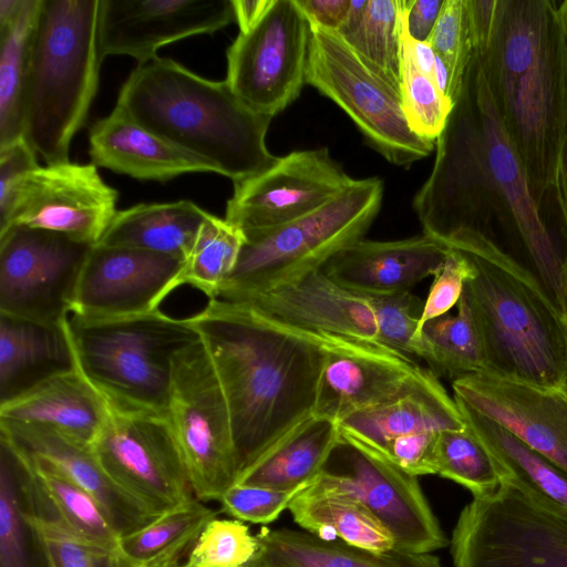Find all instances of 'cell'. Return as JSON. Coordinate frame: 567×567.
<instances>
[{"instance_id":"obj_42","label":"cell","mask_w":567,"mask_h":567,"mask_svg":"<svg viewBox=\"0 0 567 567\" xmlns=\"http://www.w3.org/2000/svg\"><path fill=\"white\" fill-rule=\"evenodd\" d=\"M401 97L403 112L411 131L435 143L450 117L453 102L445 96L434 79L414 61L406 37L405 14L401 0Z\"/></svg>"},{"instance_id":"obj_21","label":"cell","mask_w":567,"mask_h":567,"mask_svg":"<svg viewBox=\"0 0 567 567\" xmlns=\"http://www.w3.org/2000/svg\"><path fill=\"white\" fill-rule=\"evenodd\" d=\"M236 303L301 332L383 347L368 297L338 285L321 269Z\"/></svg>"},{"instance_id":"obj_33","label":"cell","mask_w":567,"mask_h":567,"mask_svg":"<svg viewBox=\"0 0 567 567\" xmlns=\"http://www.w3.org/2000/svg\"><path fill=\"white\" fill-rule=\"evenodd\" d=\"M288 511L303 530L323 540L378 553L396 548L391 533L359 501L315 482L292 498Z\"/></svg>"},{"instance_id":"obj_5","label":"cell","mask_w":567,"mask_h":567,"mask_svg":"<svg viewBox=\"0 0 567 567\" xmlns=\"http://www.w3.org/2000/svg\"><path fill=\"white\" fill-rule=\"evenodd\" d=\"M100 0H42L23 106V136L47 165L69 162L99 87Z\"/></svg>"},{"instance_id":"obj_60","label":"cell","mask_w":567,"mask_h":567,"mask_svg":"<svg viewBox=\"0 0 567 567\" xmlns=\"http://www.w3.org/2000/svg\"><path fill=\"white\" fill-rule=\"evenodd\" d=\"M564 275H565L566 285H567V254H566V256H564Z\"/></svg>"},{"instance_id":"obj_55","label":"cell","mask_w":567,"mask_h":567,"mask_svg":"<svg viewBox=\"0 0 567 567\" xmlns=\"http://www.w3.org/2000/svg\"><path fill=\"white\" fill-rule=\"evenodd\" d=\"M403 1V0H402ZM406 24V23H405ZM406 37L410 44L412 55L417 66L426 74H433V68L435 62V52L427 42H421L413 40L406 30ZM433 78V76H432Z\"/></svg>"},{"instance_id":"obj_36","label":"cell","mask_w":567,"mask_h":567,"mask_svg":"<svg viewBox=\"0 0 567 567\" xmlns=\"http://www.w3.org/2000/svg\"><path fill=\"white\" fill-rule=\"evenodd\" d=\"M217 511L196 497L120 537L118 551L134 567H179Z\"/></svg>"},{"instance_id":"obj_3","label":"cell","mask_w":567,"mask_h":567,"mask_svg":"<svg viewBox=\"0 0 567 567\" xmlns=\"http://www.w3.org/2000/svg\"><path fill=\"white\" fill-rule=\"evenodd\" d=\"M444 245L472 266L463 297L482 343L484 373L556 388L567 385V320L537 276L472 229Z\"/></svg>"},{"instance_id":"obj_43","label":"cell","mask_w":567,"mask_h":567,"mask_svg":"<svg viewBox=\"0 0 567 567\" xmlns=\"http://www.w3.org/2000/svg\"><path fill=\"white\" fill-rule=\"evenodd\" d=\"M27 518L47 567H133L118 550L101 547L75 536L52 516L38 509L33 491Z\"/></svg>"},{"instance_id":"obj_34","label":"cell","mask_w":567,"mask_h":567,"mask_svg":"<svg viewBox=\"0 0 567 567\" xmlns=\"http://www.w3.org/2000/svg\"><path fill=\"white\" fill-rule=\"evenodd\" d=\"M32 491L28 458L0 435V567H38L44 561L27 518Z\"/></svg>"},{"instance_id":"obj_61","label":"cell","mask_w":567,"mask_h":567,"mask_svg":"<svg viewBox=\"0 0 567 567\" xmlns=\"http://www.w3.org/2000/svg\"><path fill=\"white\" fill-rule=\"evenodd\" d=\"M134 567V566H133Z\"/></svg>"},{"instance_id":"obj_31","label":"cell","mask_w":567,"mask_h":567,"mask_svg":"<svg viewBox=\"0 0 567 567\" xmlns=\"http://www.w3.org/2000/svg\"><path fill=\"white\" fill-rule=\"evenodd\" d=\"M340 437L337 422L312 415L243 470L235 483L302 491L319 476Z\"/></svg>"},{"instance_id":"obj_54","label":"cell","mask_w":567,"mask_h":567,"mask_svg":"<svg viewBox=\"0 0 567 567\" xmlns=\"http://www.w3.org/2000/svg\"><path fill=\"white\" fill-rule=\"evenodd\" d=\"M554 192L556 194L563 226L567 235V122L560 147Z\"/></svg>"},{"instance_id":"obj_24","label":"cell","mask_w":567,"mask_h":567,"mask_svg":"<svg viewBox=\"0 0 567 567\" xmlns=\"http://www.w3.org/2000/svg\"><path fill=\"white\" fill-rule=\"evenodd\" d=\"M0 434L24 454L48 462L92 495L120 536L135 532L159 517L106 474L90 445L39 425L0 422Z\"/></svg>"},{"instance_id":"obj_16","label":"cell","mask_w":567,"mask_h":567,"mask_svg":"<svg viewBox=\"0 0 567 567\" xmlns=\"http://www.w3.org/2000/svg\"><path fill=\"white\" fill-rule=\"evenodd\" d=\"M117 198L93 163L39 166L17 184L0 233L24 226L96 245L117 213Z\"/></svg>"},{"instance_id":"obj_26","label":"cell","mask_w":567,"mask_h":567,"mask_svg":"<svg viewBox=\"0 0 567 567\" xmlns=\"http://www.w3.org/2000/svg\"><path fill=\"white\" fill-rule=\"evenodd\" d=\"M89 145L96 167L140 181L167 182L188 173H215L206 161L162 138L116 105L92 124Z\"/></svg>"},{"instance_id":"obj_23","label":"cell","mask_w":567,"mask_h":567,"mask_svg":"<svg viewBox=\"0 0 567 567\" xmlns=\"http://www.w3.org/2000/svg\"><path fill=\"white\" fill-rule=\"evenodd\" d=\"M450 248L423 234L399 240L361 239L332 256L321 270L338 285L361 295L411 290L435 276Z\"/></svg>"},{"instance_id":"obj_27","label":"cell","mask_w":567,"mask_h":567,"mask_svg":"<svg viewBox=\"0 0 567 567\" xmlns=\"http://www.w3.org/2000/svg\"><path fill=\"white\" fill-rule=\"evenodd\" d=\"M66 319L49 323L0 313V404L78 369Z\"/></svg>"},{"instance_id":"obj_11","label":"cell","mask_w":567,"mask_h":567,"mask_svg":"<svg viewBox=\"0 0 567 567\" xmlns=\"http://www.w3.org/2000/svg\"><path fill=\"white\" fill-rule=\"evenodd\" d=\"M451 555L454 567H567V520L501 483L463 508Z\"/></svg>"},{"instance_id":"obj_18","label":"cell","mask_w":567,"mask_h":567,"mask_svg":"<svg viewBox=\"0 0 567 567\" xmlns=\"http://www.w3.org/2000/svg\"><path fill=\"white\" fill-rule=\"evenodd\" d=\"M184 259L127 246H92L76 286L72 315L120 318L159 310L182 285Z\"/></svg>"},{"instance_id":"obj_57","label":"cell","mask_w":567,"mask_h":567,"mask_svg":"<svg viewBox=\"0 0 567 567\" xmlns=\"http://www.w3.org/2000/svg\"><path fill=\"white\" fill-rule=\"evenodd\" d=\"M436 85L441 92L449 97L450 73L449 69L440 56H435L433 74ZM450 99V97H449Z\"/></svg>"},{"instance_id":"obj_2","label":"cell","mask_w":567,"mask_h":567,"mask_svg":"<svg viewBox=\"0 0 567 567\" xmlns=\"http://www.w3.org/2000/svg\"><path fill=\"white\" fill-rule=\"evenodd\" d=\"M540 206L556 184L567 122V37L554 0H498L492 39L474 53Z\"/></svg>"},{"instance_id":"obj_46","label":"cell","mask_w":567,"mask_h":567,"mask_svg":"<svg viewBox=\"0 0 567 567\" xmlns=\"http://www.w3.org/2000/svg\"><path fill=\"white\" fill-rule=\"evenodd\" d=\"M364 296L373 308L381 344L401 355L417 358L415 334L424 302L411 290Z\"/></svg>"},{"instance_id":"obj_22","label":"cell","mask_w":567,"mask_h":567,"mask_svg":"<svg viewBox=\"0 0 567 567\" xmlns=\"http://www.w3.org/2000/svg\"><path fill=\"white\" fill-rule=\"evenodd\" d=\"M422 367L383 347L337 340L328 349L313 415L340 422L399 395Z\"/></svg>"},{"instance_id":"obj_1","label":"cell","mask_w":567,"mask_h":567,"mask_svg":"<svg viewBox=\"0 0 567 567\" xmlns=\"http://www.w3.org/2000/svg\"><path fill=\"white\" fill-rule=\"evenodd\" d=\"M187 319L221 384L240 473L313 415L328 349L341 339L301 332L220 299Z\"/></svg>"},{"instance_id":"obj_17","label":"cell","mask_w":567,"mask_h":567,"mask_svg":"<svg viewBox=\"0 0 567 567\" xmlns=\"http://www.w3.org/2000/svg\"><path fill=\"white\" fill-rule=\"evenodd\" d=\"M353 182L327 147L293 151L234 184L225 219L244 235L270 229L320 208Z\"/></svg>"},{"instance_id":"obj_4","label":"cell","mask_w":567,"mask_h":567,"mask_svg":"<svg viewBox=\"0 0 567 567\" xmlns=\"http://www.w3.org/2000/svg\"><path fill=\"white\" fill-rule=\"evenodd\" d=\"M116 106L173 145L210 164L233 184L277 161L266 145L272 117L250 109L226 80L203 78L159 58L136 68L123 83Z\"/></svg>"},{"instance_id":"obj_47","label":"cell","mask_w":567,"mask_h":567,"mask_svg":"<svg viewBox=\"0 0 567 567\" xmlns=\"http://www.w3.org/2000/svg\"><path fill=\"white\" fill-rule=\"evenodd\" d=\"M300 491L234 484L220 497L221 511L235 519L268 525L275 522Z\"/></svg>"},{"instance_id":"obj_13","label":"cell","mask_w":567,"mask_h":567,"mask_svg":"<svg viewBox=\"0 0 567 567\" xmlns=\"http://www.w3.org/2000/svg\"><path fill=\"white\" fill-rule=\"evenodd\" d=\"M311 23L297 0H274L261 20L226 51V81L254 111L276 116L307 84Z\"/></svg>"},{"instance_id":"obj_45","label":"cell","mask_w":567,"mask_h":567,"mask_svg":"<svg viewBox=\"0 0 567 567\" xmlns=\"http://www.w3.org/2000/svg\"><path fill=\"white\" fill-rule=\"evenodd\" d=\"M426 42L449 69V97L454 104L474 53L465 0H444Z\"/></svg>"},{"instance_id":"obj_51","label":"cell","mask_w":567,"mask_h":567,"mask_svg":"<svg viewBox=\"0 0 567 567\" xmlns=\"http://www.w3.org/2000/svg\"><path fill=\"white\" fill-rule=\"evenodd\" d=\"M444 0H403L409 35L426 42L441 12Z\"/></svg>"},{"instance_id":"obj_35","label":"cell","mask_w":567,"mask_h":567,"mask_svg":"<svg viewBox=\"0 0 567 567\" xmlns=\"http://www.w3.org/2000/svg\"><path fill=\"white\" fill-rule=\"evenodd\" d=\"M24 455L30 464L39 508L75 536L118 550L121 536L97 501L48 462Z\"/></svg>"},{"instance_id":"obj_14","label":"cell","mask_w":567,"mask_h":567,"mask_svg":"<svg viewBox=\"0 0 567 567\" xmlns=\"http://www.w3.org/2000/svg\"><path fill=\"white\" fill-rule=\"evenodd\" d=\"M91 449L106 474L157 516L195 497L164 414L110 409Z\"/></svg>"},{"instance_id":"obj_50","label":"cell","mask_w":567,"mask_h":567,"mask_svg":"<svg viewBox=\"0 0 567 567\" xmlns=\"http://www.w3.org/2000/svg\"><path fill=\"white\" fill-rule=\"evenodd\" d=\"M498 0H465L474 53L488 47L495 27Z\"/></svg>"},{"instance_id":"obj_28","label":"cell","mask_w":567,"mask_h":567,"mask_svg":"<svg viewBox=\"0 0 567 567\" xmlns=\"http://www.w3.org/2000/svg\"><path fill=\"white\" fill-rule=\"evenodd\" d=\"M110 406L79 369L0 404V422L39 425L92 445Z\"/></svg>"},{"instance_id":"obj_8","label":"cell","mask_w":567,"mask_h":567,"mask_svg":"<svg viewBox=\"0 0 567 567\" xmlns=\"http://www.w3.org/2000/svg\"><path fill=\"white\" fill-rule=\"evenodd\" d=\"M472 110L482 161L498 206L497 219L519 245L529 269L567 320L564 256L535 200L523 164L499 120L482 65L474 54L461 91Z\"/></svg>"},{"instance_id":"obj_44","label":"cell","mask_w":567,"mask_h":567,"mask_svg":"<svg viewBox=\"0 0 567 567\" xmlns=\"http://www.w3.org/2000/svg\"><path fill=\"white\" fill-rule=\"evenodd\" d=\"M259 548L256 535L239 519H212L179 567H247Z\"/></svg>"},{"instance_id":"obj_53","label":"cell","mask_w":567,"mask_h":567,"mask_svg":"<svg viewBox=\"0 0 567 567\" xmlns=\"http://www.w3.org/2000/svg\"><path fill=\"white\" fill-rule=\"evenodd\" d=\"M239 32L254 28L272 6L274 0H231Z\"/></svg>"},{"instance_id":"obj_25","label":"cell","mask_w":567,"mask_h":567,"mask_svg":"<svg viewBox=\"0 0 567 567\" xmlns=\"http://www.w3.org/2000/svg\"><path fill=\"white\" fill-rule=\"evenodd\" d=\"M338 424L341 435L380 455L396 439L465 426L454 398L429 368H422L395 398L351 414Z\"/></svg>"},{"instance_id":"obj_7","label":"cell","mask_w":567,"mask_h":567,"mask_svg":"<svg viewBox=\"0 0 567 567\" xmlns=\"http://www.w3.org/2000/svg\"><path fill=\"white\" fill-rule=\"evenodd\" d=\"M383 193L379 177L354 179L308 215L245 234L237 265L215 299L240 302L320 270L337 252L364 238L381 209Z\"/></svg>"},{"instance_id":"obj_38","label":"cell","mask_w":567,"mask_h":567,"mask_svg":"<svg viewBox=\"0 0 567 567\" xmlns=\"http://www.w3.org/2000/svg\"><path fill=\"white\" fill-rule=\"evenodd\" d=\"M415 342L417 359L426 362L439 378L452 382L484 371L478 331L463 295L454 316L444 315L425 322Z\"/></svg>"},{"instance_id":"obj_39","label":"cell","mask_w":567,"mask_h":567,"mask_svg":"<svg viewBox=\"0 0 567 567\" xmlns=\"http://www.w3.org/2000/svg\"><path fill=\"white\" fill-rule=\"evenodd\" d=\"M245 243L244 234L225 218L209 216L200 225L185 258L182 285H189L215 299L234 271Z\"/></svg>"},{"instance_id":"obj_32","label":"cell","mask_w":567,"mask_h":567,"mask_svg":"<svg viewBox=\"0 0 567 567\" xmlns=\"http://www.w3.org/2000/svg\"><path fill=\"white\" fill-rule=\"evenodd\" d=\"M209 214L185 199L138 204L117 210L97 244L135 247L185 260Z\"/></svg>"},{"instance_id":"obj_9","label":"cell","mask_w":567,"mask_h":567,"mask_svg":"<svg viewBox=\"0 0 567 567\" xmlns=\"http://www.w3.org/2000/svg\"><path fill=\"white\" fill-rule=\"evenodd\" d=\"M166 417L195 497L219 502L239 467L227 401L200 338L173 358Z\"/></svg>"},{"instance_id":"obj_40","label":"cell","mask_w":567,"mask_h":567,"mask_svg":"<svg viewBox=\"0 0 567 567\" xmlns=\"http://www.w3.org/2000/svg\"><path fill=\"white\" fill-rule=\"evenodd\" d=\"M401 0H368L359 25L342 37L368 68L401 92Z\"/></svg>"},{"instance_id":"obj_56","label":"cell","mask_w":567,"mask_h":567,"mask_svg":"<svg viewBox=\"0 0 567 567\" xmlns=\"http://www.w3.org/2000/svg\"><path fill=\"white\" fill-rule=\"evenodd\" d=\"M367 3L368 0H351L347 17L337 33H339L341 37L351 33L361 22Z\"/></svg>"},{"instance_id":"obj_48","label":"cell","mask_w":567,"mask_h":567,"mask_svg":"<svg viewBox=\"0 0 567 567\" xmlns=\"http://www.w3.org/2000/svg\"><path fill=\"white\" fill-rule=\"evenodd\" d=\"M471 274L472 266L467 258L458 250L450 248L443 266L434 276L423 303L416 334L425 322L446 315L454 306H457L465 281Z\"/></svg>"},{"instance_id":"obj_10","label":"cell","mask_w":567,"mask_h":567,"mask_svg":"<svg viewBox=\"0 0 567 567\" xmlns=\"http://www.w3.org/2000/svg\"><path fill=\"white\" fill-rule=\"evenodd\" d=\"M307 84L336 103L388 162L409 167L435 143L414 134L401 92L373 73L337 32L311 24Z\"/></svg>"},{"instance_id":"obj_37","label":"cell","mask_w":567,"mask_h":567,"mask_svg":"<svg viewBox=\"0 0 567 567\" xmlns=\"http://www.w3.org/2000/svg\"><path fill=\"white\" fill-rule=\"evenodd\" d=\"M42 0H24L0 28V147L23 136V106L33 38Z\"/></svg>"},{"instance_id":"obj_6","label":"cell","mask_w":567,"mask_h":567,"mask_svg":"<svg viewBox=\"0 0 567 567\" xmlns=\"http://www.w3.org/2000/svg\"><path fill=\"white\" fill-rule=\"evenodd\" d=\"M78 369L110 409L166 415L174 355L199 338L188 319L161 310L120 318L70 313Z\"/></svg>"},{"instance_id":"obj_29","label":"cell","mask_w":567,"mask_h":567,"mask_svg":"<svg viewBox=\"0 0 567 567\" xmlns=\"http://www.w3.org/2000/svg\"><path fill=\"white\" fill-rule=\"evenodd\" d=\"M465 424L492 455L502 483L538 507L567 520V472L493 420L455 401Z\"/></svg>"},{"instance_id":"obj_20","label":"cell","mask_w":567,"mask_h":567,"mask_svg":"<svg viewBox=\"0 0 567 567\" xmlns=\"http://www.w3.org/2000/svg\"><path fill=\"white\" fill-rule=\"evenodd\" d=\"M453 398L567 472V385L547 388L484 372L452 382Z\"/></svg>"},{"instance_id":"obj_49","label":"cell","mask_w":567,"mask_h":567,"mask_svg":"<svg viewBox=\"0 0 567 567\" xmlns=\"http://www.w3.org/2000/svg\"><path fill=\"white\" fill-rule=\"evenodd\" d=\"M37 157V152L24 137L0 147V221L9 212L17 184L40 166Z\"/></svg>"},{"instance_id":"obj_58","label":"cell","mask_w":567,"mask_h":567,"mask_svg":"<svg viewBox=\"0 0 567 567\" xmlns=\"http://www.w3.org/2000/svg\"><path fill=\"white\" fill-rule=\"evenodd\" d=\"M24 0H0V28L9 23L19 12Z\"/></svg>"},{"instance_id":"obj_15","label":"cell","mask_w":567,"mask_h":567,"mask_svg":"<svg viewBox=\"0 0 567 567\" xmlns=\"http://www.w3.org/2000/svg\"><path fill=\"white\" fill-rule=\"evenodd\" d=\"M92 246L24 226L0 233V313L49 323L64 321Z\"/></svg>"},{"instance_id":"obj_41","label":"cell","mask_w":567,"mask_h":567,"mask_svg":"<svg viewBox=\"0 0 567 567\" xmlns=\"http://www.w3.org/2000/svg\"><path fill=\"white\" fill-rule=\"evenodd\" d=\"M434 464L437 475L464 486L473 498L491 497L502 483L492 455L466 424L437 434Z\"/></svg>"},{"instance_id":"obj_12","label":"cell","mask_w":567,"mask_h":567,"mask_svg":"<svg viewBox=\"0 0 567 567\" xmlns=\"http://www.w3.org/2000/svg\"><path fill=\"white\" fill-rule=\"evenodd\" d=\"M313 482L359 501L400 550L432 553L449 544L417 476L349 437L341 435Z\"/></svg>"},{"instance_id":"obj_30","label":"cell","mask_w":567,"mask_h":567,"mask_svg":"<svg viewBox=\"0 0 567 567\" xmlns=\"http://www.w3.org/2000/svg\"><path fill=\"white\" fill-rule=\"evenodd\" d=\"M256 537L259 548L247 567H443L431 553H378L306 530L262 527Z\"/></svg>"},{"instance_id":"obj_59","label":"cell","mask_w":567,"mask_h":567,"mask_svg":"<svg viewBox=\"0 0 567 567\" xmlns=\"http://www.w3.org/2000/svg\"><path fill=\"white\" fill-rule=\"evenodd\" d=\"M557 12L567 37V0L557 1Z\"/></svg>"},{"instance_id":"obj_19","label":"cell","mask_w":567,"mask_h":567,"mask_svg":"<svg viewBox=\"0 0 567 567\" xmlns=\"http://www.w3.org/2000/svg\"><path fill=\"white\" fill-rule=\"evenodd\" d=\"M233 21L231 0H100L99 50L102 60L126 55L141 65L165 45L213 34Z\"/></svg>"},{"instance_id":"obj_52","label":"cell","mask_w":567,"mask_h":567,"mask_svg":"<svg viewBox=\"0 0 567 567\" xmlns=\"http://www.w3.org/2000/svg\"><path fill=\"white\" fill-rule=\"evenodd\" d=\"M311 24L338 32L351 0H297Z\"/></svg>"}]
</instances>
